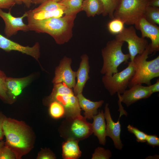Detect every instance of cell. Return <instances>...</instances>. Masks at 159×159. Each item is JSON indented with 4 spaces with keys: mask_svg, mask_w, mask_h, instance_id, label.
<instances>
[{
    "mask_svg": "<svg viewBox=\"0 0 159 159\" xmlns=\"http://www.w3.org/2000/svg\"><path fill=\"white\" fill-rule=\"evenodd\" d=\"M14 159L15 155L9 147L5 145L0 147V159Z\"/></svg>",
    "mask_w": 159,
    "mask_h": 159,
    "instance_id": "1f68e13d",
    "label": "cell"
},
{
    "mask_svg": "<svg viewBox=\"0 0 159 159\" xmlns=\"http://www.w3.org/2000/svg\"><path fill=\"white\" fill-rule=\"evenodd\" d=\"M86 118H66L60 127L61 136L66 140L74 139L79 141L90 136L93 133L92 123L88 122Z\"/></svg>",
    "mask_w": 159,
    "mask_h": 159,
    "instance_id": "ba28073f",
    "label": "cell"
},
{
    "mask_svg": "<svg viewBox=\"0 0 159 159\" xmlns=\"http://www.w3.org/2000/svg\"><path fill=\"white\" fill-rule=\"evenodd\" d=\"M81 58V60L79 68L76 72L77 81L73 87V92L76 96L82 93L86 82L90 78L88 57L86 54H84Z\"/></svg>",
    "mask_w": 159,
    "mask_h": 159,
    "instance_id": "e0dca14e",
    "label": "cell"
},
{
    "mask_svg": "<svg viewBox=\"0 0 159 159\" xmlns=\"http://www.w3.org/2000/svg\"><path fill=\"white\" fill-rule=\"evenodd\" d=\"M124 42L113 39L107 42L101 51L103 60L100 72L104 75H111L118 72V68L122 63H127L129 54H125L122 51Z\"/></svg>",
    "mask_w": 159,
    "mask_h": 159,
    "instance_id": "5b68a950",
    "label": "cell"
},
{
    "mask_svg": "<svg viewBox=\"0 0 159 159\" xmlns=\"http://www.w3.org/2000/svg\"><path fill=\"white\" fill-rule=\"evenodd\" d=\"M83 0H62L58 2L64 7V14L69 16L82 11Z\"/></svg>",
    "mask_w": 159,
    "mask_h": 159,
    "instance_id": "7402d4cb",
    "label": "cell"
},
{
    "mask_svg": "<svg viewBox=\"0 0 159 159\" xmlns=\"http://www.w3.org/2000/svg\"><path fill=\"white\" fill-rule=\"evenodd\" d=\"M104 114L106 121V136L111 138L115 148L120 150L122 149L123 145L120 139L121 126L119 119L116 122L113 121L111 115L108 103L105 104Z\"/></svg>",
    "mask_w": 159,
    "mask_h": 159,
    "instance_id": "9a60e30c",
    "label": "cell"
},
{
    "mask_svg": "<svg viewBox=\"0 0 159 159\" xmlns=\"http://www.w3.org/2000/svg\"><path fill=\"white\" fill-rule=\"evenodd\" d=\"M148 0L149 1V0Z\"/></svg>",
    "mask_w": 159,
    "mask_h": 159,
    "instance_id": "7bdbcfd3",
    "label": "cell"
},
{
    "mask_svg": "<svg viewBox=\"0 0 159 159\" xmlns=\"http://www.w3.org/2000/svg\"><path fill=\"white\" fill-rule=\"evenodd\" d=\"M104 7L103 16L108 15L110 18H114V12L119 0H100Z\"/></svg>",
    "mask_w": 159,
    "mask_h": 159,
    "instance_id": "f1b7e54d",
    "label": "cell"
},
{
    "mask_svg": "<svg viewBox=\"0 0 159 159\" xmlns=\"http://www.w3.org/2000/svg\"><path fill=\"white\" fill-rule=\"evenodd\" d=\"M11 9L9 12H6L0 9V17L4 22V32L7 38L16 34L19 31L27 32L29 30L28 25L23 21V19L26 17V12L21 16L15 17L11 14Z\"/></svg>",
    "mask_w": 159,
    "mask_h": 159,
    "instance_id": "7c38bea8",
    "label": "cell"
},
{
    "mask_svg": "<svg viewBox=\"0 0 159 159\" xmlns=\"http://www.w3.org/2000/svg\"><path fill=\"white\" fill-rule=\"evenodd\" d=\"M2 128L6 138L4 145L20 159L33 148L35 140L34 132L24 122L6 117Z\"/></svg>",
    "mask_w": 159,
    "mask_h": 159,
    "instance_id": "6da1fadb",
    "label": "cell"
},
{
    "mask_svg": "<svg viewBox=\"0 0 159 159\" xmlns=\"http://www.w3.org/2000/svg\"><path fill=\"white\" fill-rule=\"evenodd\" d=\"M72 60L70 58L64 57L56 68L55 76L52 82L54 84L64 83L69 87L72 88L76 84V72L73 71L71 67Z\"/></svg>",
    "mask_w": 159,
    "mask_h": 159,
    "instance_id": "30bf717a",
    "label": "cell"
},
{
    "mask_svg": "<svg viewBox=\"0 0 159 159\" xmlns=\"http://www.w3.org/2000/svg\"><path fill=\"white\" fill-rule=\"evenodd\" d=\"M112 19L107 24L108 30L111 34L116 35L122 32L125 24L119 18H114Z\"/></svg>",
    "mask_w": 159,
    "mask_h": 159,
    "instance_id": "4316f807",
    "label": "cell"
},
{
    "mask_svg": "<svg viewBox=\"0 0 159 159\" xmlns=\"http://www.w3.org/2000/svg\"><path fill=\"white\" fill-rule=\"evenodd\" d=\"M151 54L149 44L143 53L135 57L133 61L135 65V70L128 87L137 84H145L149 86L153 79L159 77V56L147 60L149 55Z\"/></svg>",
    "mask_w": 159,
    "mask_h": 159,
    "instance_id": "3957f363",
    "label": "cell"
},
{
    "mask_svg": "<svg viewBox=\"0 0 159 159\" xmlns=\"http://www.w3.org/2000/svg\"><path fill=\"white\" fill-rule=\"evenodd\" d=\"M48 0H32V4H41Z\"/></svg>",
    "mask_w": 159,
    "mask_h": 159,
    "instance_id": "ab89813d",
    "label": "cell"
},
{
    "mask_svg": "<svg viewBox=\"0 0 159 159\" xmlns=\"http://www.w3.org/2000/svg\"><path fill=\"white\" fill-rule=\"evenodd\" d=\"M56 157L53 152L49 148H41L37 158L38 159H54Z\"/></svg>",
    "mask_w": 159,
    "mask_h": 159,
    "instance_id": "d6a6232c",
    "label": "cell"
},
{
    "mask_svg": "<svg viewBox=\"0 0 159 159\" xmlns=\"http://www.w3.org/2000/svg\"><path fill=\"white\" fill-rule=\"evenodd\" d=\"M4 145V142L2 140H0V147Z\"/></svg>",
    "mask_w": 159,
    "mask_h": 159,
    "instance_id": "60d3db41",
    "label": "cell"
},
{
    "mask_svg": "<svg viewBox=\"0 0 159 159\" xmlns=\"http://www.w3.org/2000/svg\"><path fill=\"white\" fill-rule=\"evenodd\" d=\"M7 77L4 72L0 69V99L6 104H11L13 103L7 93L6 85Z\"/></svg>",
    "mask_w": 159,
    "mask_h": 159,
    "instance_id": "484cf974",
    "label": "cell"
},
{
    "mask_svg": "<svg viewBox=\"0 0 159 159\" xmlns=\"http://www.w3.org/2000/svg\"><path fill=\"white\" fill-rule=\"evenodd\" d=\"M149 145L154 148L159 146V138L156 135H148L146 140Z\"/></svg>",
    "mask_w": 159,
    "mask_h": 159,
    "instance_id": "836d02e7",
    "label": "cell"
},
{
    "mask_svg": "<svg viewBox=\"0 0 159 159\" xmlns=\"http://www.w3.org/2000/svg\"><path fill=\"white\" fill-rule=\"evenodd\" d=\"M0 49L7 52L18 51L32 57L37 61H39L40 57V46L38 42H36L32 47L24 46L9 39L1 34Z\"/></svg>",
    "mask_w": 159,
    "mask_h": 159,
    "instance_id": "5bb4252c",
    "label": "cell"
},
{
    "mask_svg": "<svg viewBox=\"0 0 159 159\" xmlns=\"http://www.w3.org/2000/svg\"><path fill=\"white\" fill-rule=\"evenodd\" d=\"M7 117L0 110V140H2L4 137L2 126L4 121Z\"/></svg>",
    "mask_w": 159,
    "mask_h": 159,
    "instance_id": "d590c367",
    "label": "cell"
},
{
    "mask_svg": "<svg viewBox=\"0 0 159 159\" xmlns=\"http://www.w3.org/2000/svg\"><path fill=\"white\" fill-rule=\"evenodd\" d=\"M127 130L130 133L133 134L136 138V141L138 142L145 143L146 142L148 134L141 131L138 128L132 125H129L127 127Z\"/></svg>",
    "mask_w": 159,
    "mask_h": 159,
    "instance_id": "f546056e",
    "label": "cell"
},
{
    "mask_svg": "<svg viewBox=\"0 0 159 159\" xmlns=\"http://www.w3.org/2000/svg\"><path fill=\"white\" fill-rule=\"evenodd\" d=\"M127 63L128 66L121 71L102 77V83L111 95L116 93L122 94L128 87L135 73V65L133 61H130Z\"/></svg>",
    "mask_w": 159,
    "mask_h": 159,
    "instance_id": "52a82bcc",
    "label": "cell"
},
{
    "mask_svg": "<svg viewBox=\"0 0 159 159\" xmlns=\"http://www.w3.org/2000/svg\"><path fill=\"white\" fill-rule=\"evenodd\" d=\"M55 1H56V2H58L61 1L62 0H52Z\"/></svg>",
    "mask_w": 159,
    "mask_h": 159,
    "instance_id": "b9f144b4",
    "label": "cell"
},
{
    "mask_svg": "<svg viewBox=\"0 0 159 159\" xmlns=\"http://www.w3.org/2000/svg\"><path fill=\"white\" fill-rule=\"evenodd\" d=\"M148 1V0H119L114 12V18L120 19L127 25H134L144 17Z\"/></svg>",
    "mask_w": 159,
    "mask_h": 159,
    "instance_id": "8992f818",
    "label": "cell"
},
{
    "mask_svg": "<svg viewBox=\"0 0 159 159\" xmlns=\"http://www.w3.org/2000/svg\"><path fill=\"white\" fill-rule=\"evenodd\" d=\"M115 39L127 43L131 61H133L137 55L143 53L149 44L145 38L138 36L132 25L125 27L121 32L116 35Z\"/></svg>",
    "mask_w": 159,
    "mask_h": 159,
    "instance_id": "9c48e42d",
    "label": "cell"
},
{
    "mask_svg": "<svg viewBox=\"0 0 159 159\" xmlns=\"http://www.w3.org/2000/svg\"><path fill=\"white\" fill-rule=\"evenodd\" d=\"M16 4H24L27 7H30L32 4V0H14Z\"/></svg>",
    "mask_w": 159,
    "mask_h": 159,
    "instance_id": "74e56055",
    "label": "cell"
},
{
    "mask_svg": "<svg viewBox=\"0 0 159 159\" xmlns=\"http://www.w3.org/2000/svg\"><path fill=\"white\" fill-rule=\"evenodd\" d=\"M135 28L140 31L141 37L149 38L151 41L150 50L151 53L159 50V27L157 25L148 22L144 17L135 24Z\"/></svg>",
    "mask_w": 159,
    "mask_h": 159,
    "instance_id": "8fae6325",
    "label": "cell"
},
{
    "mask_svg": "<svg viewBox=\"0 0 159 159\" xmlns=\"http://www.w3.org/2000/svg\"><path fill=\"white\" fill-rule=\"evenodd\" d=\"M103 6L100 0H83L82 10L84 11L88 17L94 16L102 14Z\"/></svg>",
    "mask_w": 159,
    "mask_h": 159,
    "instance_id": "44dd1931",
    "label": "cell"
},
{
    "mask_svg": "<svg viewBox=\"0 0 159 159\" xmlns=\"http://www.w3.org/2000/svg\"><path fill=\"white\" fill-rule=\"evenodd\" d=\"M80 108L85 112L84 115L86 119H92L93 117L98 113V109L101 107L104 102L103 100L93 102L86 98L81 93L76 96Z\"/></svg>",
    "mask_w": 159,
    "mask_h": 159,
    "instance_id": "d6986e66",
    "label": "cell"
},
{
    "mask_svg": "<svg viewBox=\"0 0 159 159\" xmlns=\"http://www.w3.org/2000/svg\"><path fill=\"white\" fill-rule=\"evenodd\" d=\"M49 112L51 116L54 119L65 117V111L64 107L56 101H53L49 104Z\"/></svg>",
    "mask_w": 159,
    "mask_h": 159,
    "instance_id": "d4e9b609",
    "label": "cell"
},
{
    "mask_svg": "<svg viewBox=\"0 0 159 159\" xmlns=\"http://www.w3.org/2000/svg\"><path fill=\"white\" fill-rule=\"evenodd\" d=\"M59 9H62L64 11V7L59 2L52 0H48L41 4L37 8L29 11L34 13L41 11H52Z\"/></svg>",
    "mask_w": 159,
    "mask_h": 159,
    "instance_id": "cb8c5ba5",
    "label": "cell"
},
{
    "mask_svg": "<svg viewBox=\"0 0 159 159\" xmlns=\"http://www.w3.org/2000/svg\"><path fill=\"white\" fill-rule=\"evenodd\" d=\"M33 76L31 75L20 78L7 77L6 85L8 95L13 103L23 90L32 81Z\"/></svg>",
    "mask_w": 159,
    "mask_h": 159,
    "instance_id": "2e32d148",
    "label": "cell"
},
{
    "mask_svg": "<svg viewBox=\"0 0 159 159\" xmlns=\"http://www.w3.org/2000/svg\"><path fill=\"white\" fill-rule=\"evenodd\" d=\"M56 101L61 104L65 111L66 118H81L80 108L77 96L71 88L64 83L54 84L52 91L46 98L44 103L48 105L51 102Z\"/></svg>",
    "mask_w": 159,
    "mask_h": 159,
    "instance_id": "277c9868",
    "label": "cell"
},
{
    "mask_svg": "<svg viewBox=\"0 0 159 159\" xmlns=\"http://www.w3.org/2000/svg\"><path fill=\"white\" fill-rule=\"evenodd\" d=\"M148 6L159 8V0H150L148 1Z\"/></svg>",
    "mask_w": 159,
    "mask_h": 159,
    "instance_id": "f35d334b",
    "label": "cell"
},
{
    "mask_svg": "<svg viewBox=\"0 0 159 159\" xmlns=\"http://www.w3.org/2000/svg\"><path fill=\"white\" fill-rule=\"evenodd\" d=\"M27 15L36 20H42L52 17H60L64 14L63 10L59 9L52 11H41L32 13L29 11H26Z\"/></svg>",
    "mask_w": 159,
    "mask_h": 159,
    "instance_id": "603a6c76",
    "label": "cell"
},
{
    "mask_svg": "<svg viewBox=\"0 0 159 159\" xmlns=\"http://www.w3.org/2000/svg\"><path fill=\"white\" fill-rule=\"evenodd\" d=\"M92 132L98 139L100 144L104 145L106 142V124L103 110H99L98 113L92 118Z\"/></svg>",
    "mask_w": 159,
    "mask_h": 159,
    "instance_id": "ac0fdd59",
    "label": "cell"
},
{
    "mask_svg": "<svg viewBox=\"0 0 159 159\" xmlns=\"http://www.w3.org/2000/svg\"><path fill=\"white\" fill-rule=\"evenodd\" d=\"M144 17L149 22L159 24V8L148 6L145 10Z\"/></svg>",
    "mask_w": 159,
    "mask_h": 159,
    "instance_id": "83f0119b",
    "label": "cell"
},
{
    "mask_svg": "<svg viewBox=\"0 0 159 159\" xmlns=\"http://www.w3.org/2000/svg\"><path fill=\"white\" fill-rule=\"evenodd\" d=\"M152 94L159 92V79H158L155 83L153 85L148 86Z\"/></svg>",
    "mask_w": 159,
    "mask_h": 159,
    "instance_id": "8d00e7d4",
    "label": "cell"
},
{
    "mask_svg": "<svg viewBox=\"0 0 159 159\" xmlns=\"http://www.w3.org/2000/svg\"><path fill=\"white\" fill-rule=\"evenodd\" d=\"M16 4L14 0H0V9H11Z\"/></svg>",
    "mask_w": 159,
    "mask_h": 159,
    "instance_id": "e575fe53",
    "label": "cell"
},
{
    "mask_svg": "<svg viewBox=\"0 0 159 159\" xmlns=\"http://www.w3.org/2000/svg\"><path fill=\"white\" fill-rule=\"evenodd\" d=\"M122 94H117L118 100L128 107L138 100L149 98L153 94L148 86L137 84L126 89Z\"/></svg>",
    "mask_w": 159,
    "mask_h": 159,
    "instance_id": "4fadbf2b",
    "label": "cell"
},
{
    "mask_svg": "<svg viewBox=\"0 0 159 159\" xmlns=\"http://www.w3.org/2000/svg\"><path fill=\"white\" fill-rule=\"evenodd\" d=\"M79 141L68 139L62 145V157L64 159H77L81 156L82 152L78 145Z\"/></svg>",
    "mask_w": 159,
    "mask_h": 159,
    "instance_id": "ffe728a7",
    "label": "cell"
},
{
    "mask_svg": "<svg viewBox=\"0 0 159 159\" xmlns=\"http://www.w3.org/2000/svg\"><path fill=\"white\" fill-rule=\"evenodd\" d=\"M77 14L36 20L27 15L29 30L38 33H46L51 36L59 44L68 42L72 36V29Z\"/></svg>",
    "mask_w": 159,
    "mask_h": 159,
    "instance_id": "7a4b0ae2",
    "label": "cell"
},
{
    "mask_svg": "<svg viewBox=\"0 0 159 159\" xmlns=\"http://www.w3.org/2000/svg\"><path fill=\"white\" fill-rule=\"evenodd\" d=\"M112 156L111 152L101 147L96 148L92 154V159H109Z\"/></svg>",
    "mask_w": 159,
    "mask_h": 159,
    "instance_id": "4dcf8cb0",
    "label": "cell"
}]
</instances>
